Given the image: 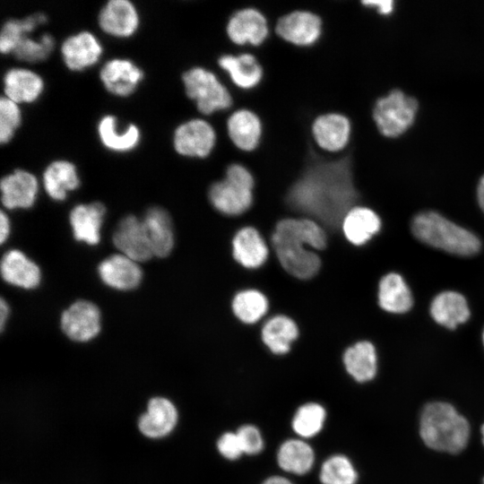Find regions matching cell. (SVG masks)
Here are the masks:
<instances>
[{"mask_svg": "<svg viewBox=\"0 0 484 484\" xmlns=\"http://www.w3.org/2000/svg\"><path fill=\"white\" fill-rule=\"evenodd\" d=\"M272 243L284 270L298 279L307 280L317 273L321 261L305 246L324 249L326 235L322 226L312 219H284L277 223Z\"/></svg>", "mask_w": 484, "mask_h": 484, "instance_id": "2", "label": "cell"}, {"mask_svg": "<svg viewBox=\"0 0 484 484\" xmlns=\"http://www.w3.org/2000/svg\"><path fill=\"white\" fill-rule=\"evenodd\" d=\"M298 329L293 320L285 315H276L266 322L262 329L264 344L275 354L290 350L291 342L297 339Z\"/></svg>", "mask_w": 484, "mask_h": 484, "instance_id": "33", "label": "cell"}, {"mask_svg": "<svg viewBox=\"0 0 484 484\" xmlns=\"http://www.w3.org/2000/svg\"><path fill=\"white\" fill-rule=\"evenodd\" d=\"M22 122V112L18 103L6 96L0 99V142L8 143Z\"/></svg>", "mask_w": 484, "mask_h": 484, "instance_id": "40", "label": "cell"}, {"mask_svg": "<svg viewBox=\"0 0 484 484\" xmlns=\"http://www.w3.org/2000/svg\"><path fill=\"white\" fill-rule=\"evenodd\" d=\"M43 184L47 194L52 199L65 200L68 192L76 189L80 185L75 165L65 160L52 161L44 170Z\"/></svg>", "mask_w": 484, "mask_h": 484, "instance_id": "28", "label": "cell"}, {"mask_svg": "<svg viewBox=\"0 0 484 484\" xmlns=\"http://www.w3.org/2000/svg\"><path fill=\"white\" fill-rule=\"evenodd\" d=\"M254 185V177L246 167L238 163L230 164L224 179L211 186L210 202L224 214L239 215L252 204Z\"/></svg>", "mask_w": 484, "mask_h": 484, "instance_id": "5", "label": "cell"}, {"mask_svg": "<svg viewBox=\"0 0 484 484\" xmlns=\"http://www.w3.org/2000/svg\"><path fill=\"white\" fill-rule=\"evenodd\" d=\"M47 15L43 13L30 14L22 19H9L2 26L0 32V50L2 53L13 52L18 42L29 35L39 25L46 22Z\"/></svg>", "mask_w": 484, "mask_h": 484, "instance_id": "35", "label": "cell"}, {"mask_svg": "<svg viewBox=\"0 0 484 484\" xmlns=\"http://www.w3.org/2000/svg\"><path fill=\"white\" fill-rule=\"evenodd\" d=\"M97 131L101 143L117 152L134 150L141 140V132L136 125L129 124L120 131L117 119L112 115H105L99 119Z\"/></svg>", "mask_w": 484, "mask_h": 484, "instance_id": "27", "label": "cell"}, {"mask_svg": "<svg viewBox=\"0 0 484 484\" xmlns=\"http://www.w3.org/2000/svg\"><path fill=\"white\" fill-rule=\"evenodd\" d=\"M2 203L7 209L30 208L38 194L36 177L24 169H15L1 179Z\"/></svg>", "mask_w": 484, "mask_h": 484, "instance_id": "17", "label": "cell"}, {"mask_svg": "<svg viewBox=\"0 0 484 484\" xmlns=\"http://www.w3.org/2000/svg\"><path fill=\"white\" fill-rule=\"evenodd\" d=\"M103 48L97 37L82 30L67 37L61 45V54L65 65L73 71H81L94 65Z\"/></svg>", "mask_w": 484, "mask_h": 484, "instance_id": "14", "label": "cell"}, {"mask_svg": "<svg viewBox=\"0 0 484 484\" xmlns=\"http://www.w3.org/2000/svg\"><path fill=\"white\" fill-rule=\"evenodd\" d=\"M233 256L246 268H257L266 260L268 248L258 231L251 227L241 229L232 241Z\"/></svg>", "mask_w": 484, "mask_h": 484, "instance_id": "31", "label": "cell"}, {"mask_svg": "<svg viewBox=\"0 0 484 484\" xmlns=\"http://www.w3.org/2000/svg\"><path fill=\"white\" fill-rule=\"evenodd\" d=\"M153 255L165 257L174 246V233L169 214L160 207L150 208L143 220Z\"/></svg>", "mask_w": 484, "mask_h": 484, "instance_id": "22", "label": "cell"}, {"mask_svg": "<svg viewBox=\"0 0 484 484\" xmlns=\"http://www.w3.org/2000/svg\"><path fill=\"white\" fill-rule=\"evenodd\" d=\"M55 46V40L49 33H43L39 39L24 36L13 50L14 56L23 61L39 62L46 59Z\"/></svg>", "mask_w": 484, "mask_h": 484, "instance_id": "39", "label": "cell"}, {"mask_svg": "<svg viewBox=\"0 0 484 484\" xmlns=\"http://www.w3.org/2000/svg\"><path fill=\"white\" fill-rule=\"evenodd\" d=\"M378 303L384 310L393 314H403L411 308L412 295L402 275L390 272L380 280Z\"/></svg>", "mask_w": 484, "mask_h": 484, "instance_id": "30", "label": "cell"}, {"mask_svg": "<svg viewBox=\"0 0 484 484\" xmlns=\"http://www.w3.org/2000/svg\"><path fill=\"white\" fill-rule=\"evenodd\" d=\"M341 227L346 238L350 243L360 246L380 230L381 220L373 210L354 206L345 215Z\"/></svg>", "mask_w": 484, "mask_h": 484, "instance_id": "29", "label": "cell"}, {"mask_svg": "<svg viewBox=\"0 0 484 484\" xmlns=\"http://www.w3.org/2000/svg\"><path fill=\"white\" fill-rule=\"evenodd\" d=\"M477 201L480 208L484 212V175L480 178L477 185Z\"/></svg>", "mask_w": 484, "mask_h": 484, "instance_id": "45", "label": "cell"}, {"mask_svg": "<svg viewBox=\"0 0 484 484\" xmlns=\"http://www.w3.org/2000/svg\"><path fill=\"white\" fill-rule=\"evenodd\" d=\"M98 272L106 285L119 290L135 289L143 278L137 262L123 254L107 257L99 264Z\"/></svg>", "mask_w": 484, "mask_h": 484, "instance_id": "18", "label": "cell"}, {"mask_svg": "<svg viewBox=\"0 0 484 484\" xmlns=\"http://www.w3.org/2000/svg\"><path fill=\"white\" fill-rule=\"evenodd\" d=\"M324 419V409L318 403L309 402L297 411L292 427L298 436L311 437L322 429Z\"/></svg>", "mask_w": 484, "mask_h": 484, "instance_id": "38", "label": "cell"}, {"mask_svg": "<svg viewBox=\"0 0 484 484\" xmlns=\"http://www.w3.org/2000/svg\"><path fill=\"white\" fill-rule=\"evenodd\" d=\"M483 484H484V479H483Z\"/></svg>", "mask_w": 484, "mask_h": 484, "instance_id": "50", "label": "cell"}, {"mask_svg": "<svg viewBox=\"0 0 484 484\" xmlns=\"http://www.w3.org/2000/svg\"><path fill=\"white\" fill-rule=\"evenodd\" d=\"M419 110L417 99L399 89L390 91L374 104L372 117L380 134L396 138L415 123Z\"/></svg>", "mask_w": 484, "mask_h": 484, "instance_id": "6", "label": "cell"}, {"mask_svg": "<svg viewBox=\"0 0 484 484\" xmlns=\"http://www.w3.org/2000/svg\"><path fill=\"white\" fill-rule=\"evenodd\" d=\"M139 14L129 0H110L99 13V24L107 33L116 37L133 35L139 25Z\"/></svg>", "mask_w": 484, "mask_h": 484, "instance_id": "16", "label": "cell"}, {"mask_svg": "<svg viewBox=\"0 0 484 484\" xmlns=\"http://www.w3.org/2000/svg\"><path fill=\"white\" fill-rule=\"evenodd\" d=\"M177 421V412L171 402L155 397L150 400L147 411L138 421L141 432L152 438L163 437L169 434Z\"/></svg>", "mask_w": 484, "mask_h": 484, "instance_id": "19", "label": "cell"}, {"mask_svg": "<svg viewBox=\"0 0 484 484\" xmlns=\"http://www.w3.org/2000/svg\"><path fill=\"white\" fill-rule=\"evenodd\" d=\"M312 134L321 149L338 151L344 149L350 141V121L340 113L320 115L312 124Z\"/></svg>", "mask_w": 484, "mask_h": 484, "instance_id": "15", "label": "cell"}, {"mask_svg": "<svg viewBox=\"0 0 484 484\" xmlns=\"http://www.w3.org/2000/svg\"><path fill=\"white\" fill-rule=\"evenodd\" d=\"M9 314V307L6 304V302L4 299H1V305H0V324H1V330L3 331L4 325L5 324V321L7 319Z\"/></svg>", "mask_w": 484, "mask_h": 484, "instance_id": "46", "label": "cell"}, {"mask_svg": "<svg viewBox=\"0 0 484 484\" xmlns=\"http://www.w3.org/2000/svg\"><path fill=\"white\" fill-rule=\"evenodd\" d=\"M105 213L106 208L99 202L73 207L69 219L74 238L89 245H97L100 239V228Z\"/></svg>", "mask_w": 484, "mask_h": 484, "instance_id": "20", "label": "cell"}, {"mask_svg": "<svg viewBox=\"0 0 484 484\" xmlns=\"http://www.w3.org/2000/svg\"><path fill=\"white\" fill-rule=\"evenodd\" d=\"M275 32L285 41L299 47L315 44L322 34L321 18L309 11H294L281 16Z\"/></svg>", "mask_w": 484, "mask_h": 484, "instance_id": "9", "label": "cell"}, {"mask_svg": "<svg viewBox=\"0 0 484 484\" xmlns=\"http://www.w3.org/2000/svg\"><path fill=\"white\" fill-rule=\"evenodd\" d=\"M366 7L374 8L381 15H389L394 10L395 3L392 0L385 1H362Z\"/></svg>", "mask_w": 484, "mask_h": 484, "instance_id": "43", "label": "cell"}, {"mask_svg": "<svg viewBox=\"0 0 484 484\" xmlns=\"http://www.w3.org/2000/svg\"><path fill=\"white\" fill-rule=\"evenodd\" d=\"M219 452L227 459L235 460L243 454V449L237 433H225L218 441Z\"/></svg>", "mask_w": 484, "mask_h": 484, "instance_id": "42", "label": "cell"}, {"mask_svg": "<svg viewBox=\"0 0 484 484\" xmlns=\"http://www.w3.org/2000/svg\"><path fill=\"white\" fill-rule=\"evenodd\" d=\"M3 82L5 96L16 103L35 101L44 89V81L39 74L22 67L8 69Z\"/></svg>", "mask_w": 484, "mask_h": 484, "instance_id": "21", "label": "cell"}, {"mask_svg": "<svg viewBox=\"0 0 484 484\" xmlns=\"http://www.w3.org/2000/svg\"><path fill=\"white\" fill-rule=\"evenodd\" d=\"M113 242L122 254L135 262H144L153 255L143 223L134 215L123 218L117 224Z\"/></svg>", "mask_w": 484, "mask_h": 484, "instance_id": "12", "label": "cell"}, {"mask_svg": "<svg viewBox=\"0 0 484 484\" xmlns=\"http://www.w3.org/2000/svg\"><path fill=\"white\" fill-rule=\"evenodd\" d=\"M263 484H292V483L289 480L283 477L274 476V477H271L267 479Z\"/></svg>", "mask_w": 484, "mask_h": 484, "instance_id": "47", "label": "cell"}, {"mask_svg": "<svg viewBox=\"0 0 484 484\" xmlns=\"http://www.w3.org/2000/svg\"><path fill=\"white\" fill-rule=\"evenodd\" d=\"M430 315L437 324L454 329L470 318L471 312L466 298L461 293L446 290L434 298Z\"/></svg>", "mask_w": 484, "mask_h": 484, "instance_id": "26", "label": "cell"}, {"mask_svg": "<svg viewBox=\"0 0 484 484\" xmlns=\"http://www.w3.org/2000/svg\"><path fill=\"white\" fill-rule=\"evenodd\" d=\"M481 436H482V443L484 445V424L481 427Z\"/></svg>", "mask_w": 484, "mask_h": 484, "instance_id": "48", "label": "cell"}, {"mask_svg": "<svg viewBox=\"0 0 484 484\" xmlns=\"http://www.w3.org/2000/svg\"><path fill=\"white\" fill-rule=\"evenodd\" d=\"M61 327L73 341H90L100 331V312L93 303L78 300L62 314Z\"/></svg>", "mask_w": 484, "mask_h": 484, "instance_id": "10", "label": "cell"}, {"mask_svg": "<svg viewBox=\"0 0 484 484\" xmlns=\"http://www.w3.org/2000/svg\"><path fill=\"white\" fill-rule=\"evenodd\" d=\"M216 143L213 127L205 120L194 118L180 124L173 134L177 153L186 157L205 158Z\"/></svg>", "mask_w": 484, "mask_h": 484, "instance_id": "8", "label": "cell"}, {"mask_svg": "<svg viewBox=\"0 0 484 484\" xmlns=\"http://www.w3.org/2000/svg\"><path fill=\"white\" fill-rule=\"evenodd\" d=\"M0 229V240L1 243H4L8 237L10 230L9 220L4 212H1Z\"/></svg>", "mask_w": 484, "mask_h": 484, "instance_id": "44", "label": "cell"}, {"mask_svg": "<svg viewBox=\"0 0 484 484\" xmlns=\"http://www.w3.org/2000/svg\"><path fill=\"white\" fill-rule=\"evenodd\" d=\"M352 168L350 154L330 160L310 151L301 174L288 190V205L329 228L339 227L359 196Z\"/></svg>", "mask_w": 484, "mask_h": 484, "instance_id": "1", "label": "cell"}, {"mask_svg": "<svg viewBox=\"0 0 484 484\" xmlns=\"http://www.w3.org/2000/svg\"><path fill=\"white\" fill-rule=\"evenodd\" d=\"M229 39L237 45H261L268 37L264 15L255 8L246 7L234 13L226 27Z\"/></svg>", "mask_w": 484, "mask_h": 484, "instance_id": "11", "label": "cell"}, {"mask_svg": "<svg viewBox=\"0 0 484 484\" xmlns=\"http://www.w3.org/2000/svg\"><path fill=\"white\" fill-rule=\"evenodd\" d=\"M482 341H483V345H484V331H483V333H482Z\"/></svg>", "mask_w": 484, "mask_h": 484, "instance_id": "49", "label": "cell"}, {"mask_svg": "<svg viewBox=\"0 0 484 484\" xmlns=\"http://www.w3.org/2000/svg\"><path fill=\"white\" fill-rule=\"evenodd\" d=\"M268 302L264 294L255 290L238 293L232 301V309L242 322L253 324L266 313Z\"/></svg>", "mask_w": 484, "mask_h": 484, "instance_id": "36", "label": "cell"}, {"mask_svg": "<svg viewBox=\"0 0 484 484\" xmlns=\"http://www.w3.org/2000/svg\"><path fill=\"white\" fill-rule=\"evenodd\" d=\"M182 82L186 95L195 101L198 110L205 115L225 110L232 105L229 90L212 71L194 66L184 72Z\"/></svg>", "mask_w": 484, "mask_h": 484, "instance_id": "7", "label": "cell"}, {"mask_svg": "<svg viewBox=\"0 0 484 484\" xmlns=\"http://www.w3.org/2000/svg\"><path fill=\"white\" fill-rule=\"evenodd\" d=\"M105 88L117 96H128L143 81V71L127 58H113L106 62L99 72Z\"/></svg>", "mask_w": 484, "mask_h": 484, "instance_id": "13", "label": "cell"}, {"mask_svg": "<svg viewBox=\"0 0 484 484\" xmlns=\"http://www.w3.org/2000/svg\"><path fill=\"white\" fill-rule=\"evenodd\" d=\"M3 279L14 286L34 289L41 279L39 266L19 250H10L2 258Z\"/></svg>", "mask_w": 484, "mask_h": 484, "instance_id": "25", "label": "cell"}, {"mask_svg": "<svg viewBox=\"0 0 484 484\" xmlns=\"http://www.w3.org/2000/svg\"><path fill=\"white\" fill-rule=\"evenodd\" d=\"M320 480L323 484H355L358 473L346 456L334 455L322 465Z\"/></svg>", "mask_w": 484, "mask_h": 484, "instance_id": "37", "label": "cell"}, {"mask_svg": "<svg viewBox=\"0 0 484 484\" xmlns=\"http://www.w3.org/2000/svg\"><path fill=\"white\" fill-rule=\"evenodd\" d=\"M237 435L240 441L243 453L247 454H255L262 451L264 442L259 430L251 425L241 427Z\"/></svg>", "mask_w": 484, "mask_h": 484, "instance_id": "41", "label": "cell"}, {"mask_svg": "<svg viewBox=\"0 0 484 484\" xmlns=\"http://www.w3.org/2000/svg\"><path fill=\"white\" fill-rule=\"evenodd\" d=\"M343 362L348 373L359 383L372 380L376 374V352L369 341H359L348 348L343 355Z\"/></svg>", "mask_w": 484, "mask_h": 484, "instance_id": "32", "label": "cell"}, {"mask_svg": "<svg viewBox=\"0 0 484 484\" xmlns=\"http://www.w3.org/2000/svg\"><path fill=\"white\" fill-rule=\"evenodd\" d=\"M411 228L418 240L449 254L471 256L480 249V241L475 234L437 212H419L412 219Z\"/></svg>", "mask_w": 484, "mask_h": 484, "instance_id": "4", "label": "cell"}, {"mask_svg": "<svg viewBox=\"0 0 484 484\" xmlns=\"http://www.w3.org/2000/svg\"><path fill=\"white\" fill-rule=\"evenodd\" d=\"M218 65L233 83L243 90H250L262 81L263 68L252 54L222 55L218 58Z\"/></svg>", "mask_w": 484, "mask_h": 484, "instance_id": "24", "label": "cell"}, {"mask_svg": "<svg viewBox=\"0 0 484 484\" xmlns=\"http://www.w3.org/2000/svg\"><path fill=\"white\" fill-rule=\"evenodd\" d=\"M227 129L231 142L240 150H255L261 139L262 123L253 111L241 108L233 112L227 121Z\"/></svg>", "mask_w": 484, "mask_h": 484, "instance_id": "23", "label": "cell"}, {"mask_svg": "<svg viewBox=\"0 0 484 484\" xmlns=\"http://www.w3.org/2000/svg\"><path fill=\"white\" fill-rule=\"evenodd\" d=\"M470 425L450 403L429 402L423 408L419 419V435L429 448L457 454L467 445Z\"/></svg>", "mask_w": 484, "mask_h": 484, "instance_id": "3", "label": "cell"}, {"mask_svg": "<svg viewBox=\"0 0 484 484\" xmlns=\"http://www.w3.org/2000/svg\"><path fill=\"white\" fill-rule=\"evenodd\" d=\"M277 460L284 471L305 474L313 466L314 452L307 443L298 439H290L281 445Z\"/></svg>", "mask_w": 484, "mask_h": 484, "instance_id": "34", "label": "cell"}]
</instances>
